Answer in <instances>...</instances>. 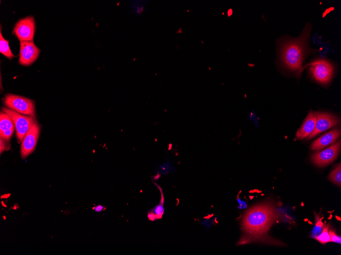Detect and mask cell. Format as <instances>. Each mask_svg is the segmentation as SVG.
Instances as JSON below:
<instances>
[{"instance_id": "cell-22", "label": "cell", "mask_w": 341, "mask_h": 255, "mask_svg": "<svg viewBox=\"0 0 341 255\" xmlns=\"http://www.w3.org/2000/svg\"><path fill=\"white\" fill-rule=\"evenodd\" d=\"M105 207L102 206V205H98L94 207H93V209L95 210L96 212H100L103 211V210H105Z\"/></svg>"}, {"instance_id": "cell-2", "label": "cell", "mask_w": 341, "mask_h": 255, "mask_svg": "<svg viewBox=\"0 0 341 255\" xmlns=\"http://www.w3.org/2000/svg\"><path fill=\"white\" fill-rule=\"evenodd\" d=\"M310 26L307 25L302 35L293 39H286L280 44V56L284 66L293 71L301 67L306 55L310 51L308 41Z\"/></svg>"}, {"instance_id": "cell-16", "label": "cell", "mask_w": 341, "mask_h": 255, "mask_svg": "<svg viewBox=\"0 0 341 255\" xmlns=\"http://www.w3.org/2000/svg\"><path fill=\"white\" fill-rule=\"evenodd\" d=\"M329 180L335 184L340 186L341 185V165L339 163L329 174Z\"/></svg>"}, {"instance_id": "cell-9", "label": "cell", "mask_w": 341, "mask_h": 255, "mask_svg": "<svg viewBox=\"0 0 341 255\" xmlns=\"http://www.w3.org/2000/svg\"><path fill=\"white\" fill-rule=\"evenodd\" d=\"M339 122V119L333 114L325 112H316V121L314 129L307 137V139L312 138L320 133L335 127Z\"/></svg>"}, {"instance_id": "cell-20", "label": "cell", "mask_w": 341, "mask_h": 255, "mask_svg": "<svg viewBox=\"0 0 341 255\" xmlns=\"http://www.w3.org/2000/svg\"><path fill=\"white\" fill-rule=\"evenodd\" d=\"M329 234L330 237L331 242L341 243V238L338 236L334 231L332 229L329 230Z\"/></svg>"}, {"instance_id": "cell-13", "label": "cell", "mask_w": 341, "mask_h": 255, "mask_svg": "<svg viewBox=\"0 0 341 255\" xmlns=\"http://www.w3.org/2000/svg\"><path fill=\"white\" fill-rule=\"evenodd\" d=\"M157 186L160 191L161 197L159 204L148 213V217L149 219L152 221L161 218L164 213L163 204L164 200L162 190L159 186L157 185Z\"/></svg>"}, {"instance_id": "cell-7", "label": "cell", "mask_w": 341, "mask_h": 255, "mask_svg": "<svg viewBox=\"0 0 341 255\" xmlns=\"http://www.w3.org/2000/svg\"><path fill=\"white\" fill-rule=\"evenodd\" d=\"M340 146L341 141L339 139L329 147L313 153L311 157L312 162L319 167L329 165L338 156L340 150Z\"/></svg>"}, {"instance_id": "cell-10", "label": "cell", "mask_w": 341, "mask_h": 255, "mask_svg": "<svg viewBox=\"0 0 341 255\" xmlns=\"http://www.w3.org/2000/svg\"><path fill=\"white\" fill-rule=\"evenodd\" d=\"M40 133V127L36 122L25 136L21 145L20 153L22 159L35 150Z\"/></svg>"}, {"instance_id": "cell-1", "label": "cell", "mask_w": 341, "mask_h": 255, "mask_svg": "<svg viewBox=\"0 0 341 255\" xmlns=\"http://www.w3.org/2000/svg\"><path fill=\"white\" fill-rule=\"evenodd\" d=\"M280 214L269 203H262L250 208L245 214L242 222V235L237 245L253 242H271L267 232Z\"/></svg>"}, {"instance_id": "cell-12", "label": "cell", "mask_w": 341, "mask_h": 255, "mask_svg": "<svg viewBox=\"0 0 341 255\" xmlns=\"http://www.w3.org/2000/svg\"><path fill=\"white\" fill-rule=\"evenodd\" d=\"M316 121V112L310 111L300 129L297 132L295 139L302 140L307 137L314 129Z\"/></svg>"}, {"instance_id": "cell-17", "label": "cell", "mask_w": 341, "mask_h": 255, "mask_svg": "<svg viewBox=\"0 0 341 255\" xmlns=\"http://www.w3.org/2000/svg\"><path fill=\"white\" fill-rule=\"evenodd\" d=\"M329 224L324 225L322 233L317 236L315 239L322 244H325L331 242L330 237L329 234Z\"/></svg>"}, {"instance_id": "cell-11", "label": "cell", "mask_w": 341, "mask_h": 255, "mask_svg": "<svg viewBox=\"0 0 341 255\" xmlns=\"http://www.w3.org/2000/svg\"><path fill=\"white\" fill-rule=\"evenodd\" d=\"M340 135V130L338 128L334 129L328 131L312 142L310 146L311 150L318 151L322 150L326 146L335 143Z\"/></svg>"}, {"instance_id": "cell-18", "label": "cell", "mask_w": 341, "mask_h": 255, "mask_svg": "<svg viewBox=\"0 0 341 255\" xmlns=\"http://www.w3.org/2000/svg\"><path fill=\"white\" fill-rule=\"evenodd\" d=\"M314 215L315 218V224L314 228L313 229L311 234V237L313 238H315L321 233L324 225L322 221L323 217L320 218V216L319 215H316L315 213H314Z\"/></svg>"}, {"instance_id": "cell-5", "label": "cell", "mask_w": 341, "mask_h": 255, "mask_svg": "<svg viewBox=\"0 0 341 255\" xmlns=\"http://www.w3.org/2000/svg\"><path fill=\"white\" fill-rule=\"evenodd\" d=\"M310 71L316 81L322 84H327L333 76L334 68L327 60L318 59L310 64Z\"/></svg>"}, {"instance_id": "cell-14", "label": "cell", "mask_w": 341, "mask_h": 255, "mask_svg": "<svg viewBox=\"0 0 341 255\" xmlns=\"http://www.w3.org/2000/svg\"><path fill=\"white\" fill-rule=\"evenodd\" d=\"M14 128L11 118L7 113L2 111L0 115V133Z\"/></svg>"}, {"instance_id": "cell-8", "label": "cell", "mask_w": 341, "mask_h": 255, "mask_svg": "<svg viewBox=\"0 0 341 255\" xmlns=\"http://www.w3.org/2000/svg\"><path fill=\"white\" fill-rule=\"evenodd\" d=\"M40 50L33 41H20L18 63L23 66L32 65L38 58Z\"/></svg>"}, {"instance_id": "cell-6", "label": "cell", "mask_w": 341, "mask_h": 255, "mask_svg": "<svg viewBox=\"0 0 341 255\" xmlns=\"http://www.w3.org/2000/svg\"><path fill=\"white\" fill-rule=\"evenodd\" d=\"M35 31L34 18L29 16L21 18L15 23L12 33L19 41H33Z\"/></svg>"}, {"instance_id": "cell-3", "label": "cell", "mask_w": 341, "mask_h": 255, "mask_svg": "<svg viewBox=\"0 0 341 255\" xmlns=\"http://www.w3.org/2000/svg\"><path fill=\"white\" fill-rule=\"evenodd\" d=\"M4 102L8 108L16 112L35 118V103L30 99L8 94L4 98Z\"/></svg>"}, {"instance_id": "cell-21", "label": "cell", "mask_w": 341, "mask_h": 255, "mask_svg": "<svg viewBox=\"0 0 341 255\" xmlns=\"http://www.w3.org/2000/svg\"><path fill=\"white\" fill-rule=\"evenodd\" d=\"M6 140L1 138L0 139V152L2 153L5 150H7L8 147L5 142Z\"/></svg>"}, {"instance_id": "cell-4", "label": "cell", "mask_w": 341, "mask_h": 255, "mask_svg": "<svg viewBox=\"0 0 341 255\" xmlns=\"http://www.w3.org/2000/svg\"><path fill=\"white\" fill-rule=\"evenodd\" d=\"M3 111L11 118L17 139L19 143L22 142L26 133L36 122L35 118L19 114L8 108H3Z\"/></svg>"}, {"instance_id": "cell-19", "label": "cell", "mask_w": 341, "mask_h": 255, "mask_svg": "<svg viewBox=\"0 0 341 255\" xmlns=\"http://www.w3.org/2000/svg\"><path fill=\"white\" fill-rule=\"evenodd\" d=\"M14 129L15 128H11L0 133L1 138L6 141L9 140L14 132Z\"/></svg>"}, {"instance_id": "cell-15", "label": "cell", "mask_w": 341, "mask_h": 255, "mask_svg": "<svg viewBox=\"0 0 341 255\" xmlns=\"http://www.w3.org/2000/svg\"><path fill=\"white\" fill-rule=\"evenodd\" d=\"M0 52L10 60L15 56L10 48L8 41L3 37L1 31L0 32Z\"/></svg>"}]
</instances>
